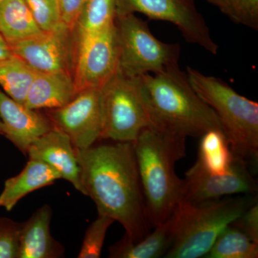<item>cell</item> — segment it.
I'll return each mask as SVG.
<instances>
[{
  "instance_id": "cell-9",
  "label": "cell",
  "mask_w": 258,
  "mask_h": 258,
  "mask_svg": "<svg viewBox=\"0 0 258 258\" xmlns=\"http://www.w3.org/2000/svg\"><path fill=\"white\" fill-rule=\"evenodd\" d=\"M118 45L114 23L76 40L74 79L79 92L102 88L118 71Z\"/></svg>"
},
{
  "instance_id": "cell-3",
  "label": "cell",
  "mask_w": 258,
  "mask_h": 258,
  "mask_svg": "<svg viewBox=\"0 0 258 258\" xmlns=\"http://www.w3.org/2000/svg\"><path fill=\"white\" fill-rule=\"evenodd\" d=\"M186 139L148 127L134 142L148 217L152 227L166 222L183 199L176 163L186 155Z\"/></svg>"
},
{
  "instance_id": "cell-4",
  "label": "cell",
  "mask_w": 258,
  "mask_h": 258,
  "mask_svg": "<svg viewBox=\"0 0 258 258\" xmlns=\"http://www.w3.org/2000/svg\"><path fill=\"white\" fill-rule=\"evenodd\" d=\"M256 203L250 194L198 203L181 199L174 211V242L164 257H205L222 231Z\"/></svg>"
},
{
  "instance_id": "cell-25",
  "label": "cell",
  "mask_w": 258,
  "mask_h": 258,
  "mask_svg": "<svg viewBox=\"0 0 258 258\" xmlns=\"http://www.w3.org/2000/svg\"><path fill=\"white\" fill-rule=\"evenodd\" d=\"M25 2L42 32L57 31L66 28L61 19L59 0H25Z\"/></svg>"
},
{
  "instance_id": "cell-1",
  "label": "cell",
  "mask_w": 258,
  "mask_h": 258,
  "mask_svg": "<svg viewBox=\"0 0 258 258\" xmlns=\"http://www.w3.org/2000/svg\"><path fill=\"white\" fill-rule=\"evenodd\" d=\"M81 192L96 203L98 215L111 217L132 242L150 232L145 199L132 142L76 149Z\"/></svg>"
},
{
  "instance_id": "cell-33",
  "label": "cell",
  "mask_w": 258,
  "mask_h": 258,
  "mask_svg": "<svg viewBox=\"0 0 258 258\" xmlns=\"http://www.w3.org/2000/svg\"><path fill=\"white\" fill-rule=\"evenodd\" d=\"M3 1H4V0H0V3H3Z\"/></svg>"
},
{
  "instance_id": "cell-29",
  "label": "cell",
  "mask_w": 258,
  "mask_h": 258,
  "mask_svg": "<svg viewBox=\"0 0 258 258\" xmlns=\"http://www.w3.org/2000/svg\"><path fill=\"white\" fill-rule=\"evenodd\" d=\"M88 0H59L62 24L74 32L83 8Z\"/></svg>"
},
{
  "instance_id": "cell-23",
  "label": "cell",
  "mask_w": 258,
  "mask_h": 258,
  "mask_svg": "<svg viewBox=\"0 0 258 258\" xmlns=\"http://www.w3.org/2000/svg\"><path fill=\"white\" fill-rule=\"evenodd\" d=\"M117 5L118 0H88L76 25L77 39L101 31L114 23Z\"/></svg>"
},
{
  "instance_id": "cell-20",
  "label": "cell",
  "mask_w": 258,
  "mask_h": 258,
  "mask_svg": "<svg viewBox=\"0 0 258 258\" xmlns=\"http://www.w3.org/2000/svg\"><path fill=\"white\" fill-rule=\"evenodd\" d=\"M41 32L25 0H4L0 3V35L8 45Z\"/></svg>"
},
{
  "instance_id": "cell-28",
  "label": "cell",
  "mask_w": 258,
  "mask_h": 258,
  "mask_svg": "<svg viewBox=\"0 0 258 258\" xmlns=\"http://www.w3.org/2000/svg\"><path fill=\"white\" fill-rule=\"evenodd\" d=\"M232 225L242 230L251 240L258 243V203L245 210Z\"/></svg>"
},
{
  "instance_id": "cell-2",
  "label": "cell",
  "mask_w": 258,
  "mask_h": 258,
  "mask_svg": "<svg viewBox=\"0 0 258 258\" xmlns=\"http://www.w3.org/2000/svg\"><path fill=\"white\" fill-rule=\"evenodd\" d=\"M134 79L152 127L185 138L222 130L215 112L195 92L179 66Z\"/></svg>"
},
{
  "instance_id": "cell-30",
  "label": "cell",
  "mask_w": 258,
  "mask_h": 258,
  "mask_svg": "<svg viewBox=\"0 0 258 258\" xmlns=\"http://www.w3.org/2000/svg\"><path fill=\"white\" fill-rule=\"evenodd\" d=\"M11 49L5 40H0V62L13 55Z\"/></svg>"
},
{
  "instance_id": "cell-22",
  "label": "cell",
  "mask_w": 258,
  "mask_h": 258,
  "mask_svg": "<svg viewBox=\"0 0 258 258\" xmlns=\"http://www.w3.org/2000/svg\"><path fill=\"white\" fill-rule=\"evenodd\" d=\"M206 258H257L258 243L232 225L217 237Z\"/></svg>"
},
{
  "instance_id": "cell-8",
  "label": "cell",
  "mask_w": 258,
  "mask_h": 258,
  "mask_svg": "<svg viewBox=\"0 0 258 258\" xmlns=\"http://www.w3.org/2000/svg\"><path fill=\"white\" fill-rule=\"evenodd\" d=\"M136 13L151 20L172 23L186 42L203 47L212 55L218 52V45L212 39L194 0H118L116 14Z\"/></svg>"
},
{
  "instance_id": "cell-31",
  "label": "cell",
  "mask_w": 258,
  "mask_h": 258,
  "mask_svg": "<svg viewBox=\"0 0 258 258\" xmlns=\"http://www.w3.org/2000/svg\"><path fill=\"white\" fill-rule=\"evenodd\" d=\"M0 135H2V125H1V121H0Z\"/></svg>"
},
{
  "instance_id": "cell-19",
  "label": "cell",
  "mask_w": 258,
  "mask_h": 258,
  "mask_svg": "<svg viewBox=\"0 0 258 258\" xmlns=\"http://www.w3.org/2000/svg\"><path fill=\"white\" fill-rule=\"evenodd\" d=\"M198 156L191 168L208 174L227 172L237 159L223 131L212 129L200 137Z\"/></svg>"
},
{
  "instance_id": "cell-5",
  "label": "cell",
  "mask_w": 258,
  "mask_h": 258,
  "mask_svg": "<svg viewBox=\"0 0 258 258\" xmlns=\"http://www.w3.org/2000/svg\"><path fill=\"white\" fill-rule=\"evenodd\" d=\"M186 76L195 92L216 113L234 155L254 164L258 157V103L222 79L193 68L187 67Z\"/></svg>"
},
{
  "instance_id": "cell-18",
  "label": "cell",
  "mask_w": 258,
  "mask_h": 258,
  "mask_svg": "<svg viewBox=\"0 0 258 258\" xmlns=\"http://www.w3.org/2000/svg\"><path fill=\"white\" fill-rule=\"evenodd\" d=\"M152 232L139 240L132 242L125 235L117 243L109 247V257L157 258L164 257L174 242L176 217L171 216L154 227Z\"/></svg>"
},
{
  "instance_id": "cell-26",
  "label": "cell",
  "mask_w": 258,
  "mask_h": 258,
  "mask_svg": "<svg viewBox=\"0 0 258 258\" xmlns=\"http://www.w3.org/2000/svg\"><path fill=\"white\" fill-rule=\"evenodd\" d=\"M114 222L111 217L107 215H98V218L91 223L86 230L78 257H101L107 231Z\"/></svg>"
},
{
  "instance_id": "cell-10",
  "label": "cell",
  "mask_w": 258,
  "mask_h": 258,
  "mask_svg": "<svg viewBox=\"0 0 258 258\" xmlns=\"http://www.w3.org/2000/svg\"><path fill=\"white\" fill-rule=\"evenodd\" d=\"M47 117L76 149L92 147L102 133L101 88L82 90L64 106L48 110Z\"/></svg>"
},
{
  "instance_id": "cell-13",
  "label": "cell",
  "mask_w": 258,
  "mask_h": 258,
  "mask_svg": "<svg viewBox=\"0 0 258 258\" xmlns=\"http://www.w3.org/2000/svg\"><path fill=\"white\" fill-rule=\"evenodd\" d=\"M0 121L2 135L25 155L34 141L55 127L48 117L15 101L1 88Z\"/></svg>"
},
{
  "instance_id": "cell-7",
  "label": "cell",
  "mask_w": 258,
  "mask_h": 258,
  "mask_svg": "<svg viewBox=\"0 0 258 258\" xmlns=\"http://www.w3.org/2000/svg\"><path fill=\"white\" fill-rule=\"evenodd\" d=\"M101 103L102 139L134 143L152 126L134 79L118 70L102 86Z\"/></svg>"
},
{
  "instance_id": "cell-32",
  "label": "cell",
  "mask_w": 258,
  "mask_h": 258,
  "mask_svg": "<svg viewBox=\"0 0 258 258\" xmlns=\"http://www.w3.org/2000/svg\"><path fill=\"white\" fill-rule=\"evenodd\" d=\"M5 40V39H4V38H3V37H2V35H0V40Z\"/></svg>"
},
{
  "instance_id": "cell-21",
  "label": "cell",
  "mask_w": 258,
  "mask_h": 258,
  "mask_svg": "<svg viewBox=\"0 0 258 258\" xmlns=\"http://www.w3.org/2000/svg\"><path fill=\"white\" fill-rule=\"evenodd\" d=\"M37 72L16 55L0 62V88L10 98L25 105Z\"/></svg>"
},
{
  "instance_id": "cell-24",
  "label": "cell",
  "mask_w": 258,
  "mask_h": 258,
  "mask_svg": "<svg viewBox=\"0 0 258 258\" xmlns=\"http://www.w3.org/2000/svg\"><path fill=\"white\" fill-rule=\"evenodd\" d=\"M234 23L258 30V0H206Z\"/></svg>"
},
{
  "instance_id": "cell-27",
  "label": "cell",
  "mask_w": 258,
  "mask_h": 258,
  "mask_svg": "<svg viewBox=\"0 0 258 258\" xmlns=\"http://www.w3.org/2000/svg\"><path fill=\"white\" fill-rule=\"evenodd\" d=\"M22 222L0 217V258H18Z\"/></svg>"
},
{
  "instance_id": "cell-12",
  "label": "cell",
  "mask_w": 258,
  "mask_h": 258,
  "mask_svg": "<svg viewBox=\"0 0 258 258\" xmlns=\"http://www.w3.org/2000/svg\"><path fill=\"white\" fill-rule=\"evenodd\" d=\"M249 165L237 157L225 174H208L190 168L183 179V199L198 203L236 194L255 195L257 181L251 174Z\"/></svg>"
},
{
  "instance_id": "cell-11",
  "label": "cell",
  "mask_w": 258,
  "mask_h": 258,
  "mask_svg": "<svg viewBox=\"0 0 258 258\" xmlns=\"http://www.w3.org/2000/svg\"><path fill=\"white\" fill-rule=\"evenodd\" d=\"M67 28L42 32L35 36L9 44L13 55L38 73L66 71L74 75L76 42Z\"/></svg>"
},
{
  "instance_id": "cell-17",
  "label": "cell",
  "mask_w": 258,
  "mask_h": 258,
  "mask_svg": "<svg viewBox=\"0 0 258 258\" xmlns=\"http://www.w3.org/2000/svg\"><path fill=\"white\" fill-rule=\"evenodd\" d=\"M58 179H61L60 174L50 166L42 161L29 159L20 174L5 181L0 194V207L11 211L24 197Z\"/></svg>"
},
{
  "instance_id": "cell-16",
  "label": "cell",
  "mask_w": 258,
  "mask_h": 258,
  "mask_svg": "<svg viewBox=\"0 0 258 258\" xmlns=\"http://www.w3.org/2000/svg\"><path fill=\"white\" fill-rule=\"evenodd\" d=\"M79 93L74 75L66 71L38 73L34 79L25 106L32 110L61 108Z\"/></svg>"
},
{
  "instance_id": "cell-6",
  "label": "cell",
  "mask_w": 258,
  "mask_h": 258,
  "mask_svg": "<svg viewBox=\"0 0 258 258\" xmlns=\"http://www.w3.org/2000/svg\"><path fill=\"white\" fill-rule=\"evenodd\" d=\"M118 45V71L128 78L156 74L179 66V44L165 43L151 32L147 23L134 13L115 18Z\"/></svg>"
},
{
  "instance_id": "cell-14",
  "label": "cell",
  "mask_w": 258,
  "mask_h": 258,
  "mask_svg": "<svg viewBox=\"0 0 258 258\" xmlns=\"http://www.w3.org/2000/svg\"><path fill=\"white\" fill-rule=\"evenodd\" d=\"M29 159L42 161L59 173L61 179L71 183L80 192V167L76 151L71 139L54 127L34 141L29 147Z\"/></svg>"
},
{
  "instance_id": "cell-15",
  "label": "cell",
  "mask_w": 258,
  "mask_h": 258,
  "mask_svg": "<svg viewBox=\"0 0 258 258\" xmlns=\"http://www.w3.org/2000/svg\"><path fill=\"white\" fill-rule=\"evenodd\" d=\"M52 209L45 205L22 222L18 258H56L64 254L63 247L52 237Z\"/></svg>"
}]
</instances>
